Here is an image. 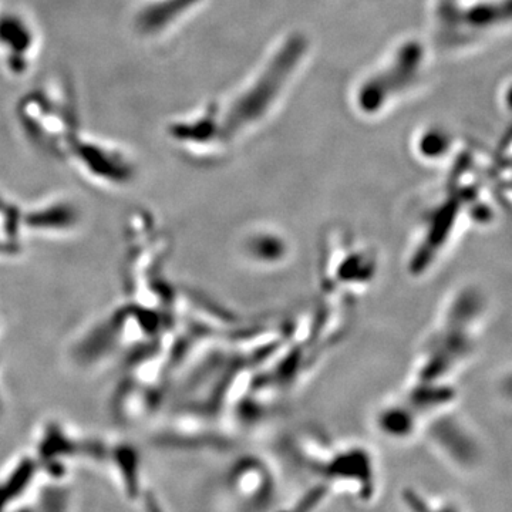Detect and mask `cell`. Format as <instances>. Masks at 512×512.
I'll return each mask as SVG.
<instances>
[{"mask_svg": "<svg viewBox=\"0 0 512 512\" xmlns=\"http://www.w3.org/2000/svg\"><path fill=\"white\" fill-rule=\"evenodd\" d=\"M16 120L29 140L53 153L67 154L80 133L76 100L62 82L42 83L23 94Z\"/></svg>", "mask_w": 512, "mask_h": 512, "instance_id": "cell-1", "label": "cell"}, {"mask_svg": "<svg viewBox=\"0 0 512 512\" xmlns=\"http://www.w3.org/2000/svg\"><path fill=\"white\" fill-rule=\"evenodd\" d=\"M39 52L36 23L22 10L0 9V69L13 79H22L32 72Z\"/></svg>", "mask_w": 512, "mask_h": 512, "instance_id": "cell-2", "label": "cell"}, {"mask_svg": "<svg viewBox=\"0 0 512 512\" xmlns=\"http://www.w3.org/2000/svg\"><path fill=\"white\" fill-rule=\"evenodd\" d=\"M67 156L74 158L87 174L103 180L126 181L133 168L123 148L104 138L86 136L82 131L74 138Z\"/></svg>", "mask_w": 512, "mask_h": 512, "instance_id": "cell-3", "label": "cell"}, {"mask_svg": "<svg viewBox=\"0 0 512 512\" xmlns=\"http://www.w3.org/2000/svg\"><path fill=\"white\" fill-rule=\"evenodd\" d=\"M200 0H146L136 13L134 26L141 36L158 39L173 30Z\"/></svg>", "mask_w": 512, "mask_h": 512, "instance_id": "cell-4", "label": "cell"}, {"mask_svg": "<svg viewBox=\"0 0 512 512\" xmlns=\"http://www.w3.org/2000/svg\"><path fill=\"white\" fill-rule=\"evenodd\" d=\"M407 507L413 512H460L457 507L451 504L431 505L429 501L424 500L419 495L409 493L406 498Z\"/></svg>", "mask_w": 512, "mask_h": 512, "instance_id": "cell-5", "label": "cell"}]
</instances>
